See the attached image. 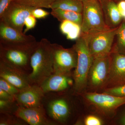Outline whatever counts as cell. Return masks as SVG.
<instances>
[{"label": "cell", "instance_id": "cell-26", "mask_svg": "<svg viewBox=\"0 0 125 125\" xmlns=\"http://www.w3.org/2000/svg\"><path fill=\"white\" fill-rule=\"evenodd\" d=\"M104 93L118 97H125V84L104 89Z\"/></svg>", "mask_w": 125, "mask_h": 125}, {"label": "cell", "instance_id": "cell-23", "mask_svg": "<svg viewBox=\"0 0 125 125\" xmlns=\"http://www.w3.org/2000/svg\"><path fill=\"white\" fill-rule=\"evenodd\" d=\"M26 125L24 121L15 114L0 113V125Z\"/></svg>", "mask_w": 125, "mask_h": 125}, {"label": "cell", "instance_id": "cell-29", "mask_svg": "<svg viewBox=\"0 0 125 125\" xmlns=\"http://www.w3.org/2000/svg\"><path fill=\"white\" fill-rule=\"evenodd\" d=\"M84 122L86 125H101L102 124L100 118L94 115L87 116L84 120Z\"/></svg>", "mask_w": 125, "mask_h": 125}, {"label": "cell", "instance_id": "cell-13", "mask_svg": "<svg viewBox=\"0 0 125 125\" xmlns=\"http://www.w3.org/2000/svg\"><path fill=\"white\" fill-rule=\"evenodd\" d=\"M30 125H57L48 116L43 107L25 108L19 106L14 114Z\"/></svg>", "mask_w": 125, "mask_h": 125}, {"label": "cell", "instance_id": "cell-31", "mask_svg": "<svg viewBox=\"0 0 125 125\" xmlns=\"http://www.w3.org/2000/svg\"><path fill=\"white\" fill-rule=\"evenodd\" d=\"M0 99L5 101H15L14 96L0 88Z\"/></svg>", "mask_w": 125, "mask_h": 125}, {"label": "cell", "instance_id": "cell-25", "mask_svg": "<svg viewBox=\"0 0 125 125\" xmlns=\"http://www.w3.org/2000/svg\"><path fill=\"white\" fill-rule=\"evenodd\" d=\"M0 88L14 96L19 93L20 90L11 83L1 77H0Z\"/></svg>", "mask_w": 125, "mask_h": 125}, {"label": "cell", "instance_id": "cell-20", "mask_svg": "<svg viewBox=\"0 0 125 125\" xmlns=\"http://www.w3.org/2000/svg\"><path fill=\"white\" fill-rule=\"evenodd\" d=\"M83 2L78 0H57L51 5V9H59L82 13Z\"/></svg>", "mask_w": 125, "mask_h": 125}, {"label": "cell", "instance_id": "cell-7", "mask_svg": "<svg viewBox=\"0 0 125 125\" xmlns=\"http://www.w3.org/2000/svg\"><path fill=\"white\" fill-rule=\"evenodd\" d=\"M54 73H68L75 69L78 54L73 47L65 48L57 43H52Z\"/></svg>", "mask_w": 125, "mask_h": 125}, {"label": "cell", "instance_id": "cell-18", "mask_svg": "<svg viewBox=\"0 0 125 125\" xmlns=\"http://www.w3.org/2000/svg\"><path fill=\"white\" fill-rule=\"evenodd\" d=\"M60 29L68 40H76L81 35V26L69 21H64L61 22Z\"/></svg>", "mask_w": 125, "mask_h": 125}, {"label": "cell", "instance_id": "cell-21", "mask_svg": "<svg viewBox=\"0 0 125 125\" xmlns=\"http://www.w3.org/2000/svg\"><path fill=\"white\" fill-rule=\"evenodd\" d=\"M111 52L125 55V20H123L118 27Z\"/></svg>", "mask_w": 125, "mask_h": 125}, {"label": "cell", "instance_id": "cell-35", "mask_svg": "<svg viewBox=\"0 0 125 125\" xmlns=\"http://www.w3.org/2000/svg\"><path fill=\"white\" fill-rule=\"evenodd\" d=\"M78 0L80 1H82V2H83V1L84 0Z\"/></svg>", "mask_w": 125, "mask_h": 125}, {"label": "cell", "instance_id": "cell-19", "mask_svg": "<svg viewBox=\"0 0 125 125\" xmlns=\"http://www.w3.org/2000/svg\"><path fill=\"white\" fill-rule=\"evenodd\" d=\"M51 14L60 22L69 21L81 25L82 14L75 11H67L59 9H52Z\"/></svg>", "mask_w": 125, "mask_h": 125}, {"label": "cell", "instance_id": "cell-2", "mask_svg": "<svg viewBox=\"0 0 125 125\" xmlns=\"http://www.w3.org/2000/svg\"><path fill=\"white\" fill-rule=\"evenodd\" d=\"M0 42V60L29 75L32 71L31 57L38 43Z\"/></svg>", "mask_w": 125, "mask_h": 125}, {"label": "cell", "instance_id": "cell-27", "mask_svg": "<svg viewBox=\"0 0 125 125\" xmlns=\"http://www.w3.org/2000/svg\"><path fill=\"white\" fill-rule=\"evenodd\" d=\"M36 19L33 16L30 15L28 16L25 21V29L24 31V33L25 34L28 31L34 28L36 26Z\"/></svg>", "mask_w": 125, "mask_h": 125}, {"label": "cell", "instance_id": "cell-15", "mask_svg": "<svg viewBox=\"0 0 125 125\" xmlns=\"http://www.w3.org/2000/svg\"><path fill=\"white\" fill-rule=\"evenodd\" d=\"M28 74L0 60V77L21 90L32 85Z\"/></svg>", "mask_w": 125, "mask_h": 125}, {"label": "cell", "instance_id": "cell-33", "mask_svg": "<svg viewBox=\"0 0 125 125\" xmlns=\"http://www.w3.org/2000/svg\"><path fill=\"white\" fill-rule=\"evenodd\" d=\"M121 122L122 125H125V114L122 118Z\"/></svg>", "mask_w": 125, "mask_h": 125}, {"label": "cell", "instance_id": "cell-14", "mask_svg": "<svg viewBox=\"0 0 125 125\" xmlns=\"http://www.w3.org/2000/svg\"><path fill=\"white\" fill-rule=\"evenodd\" d=\"M74 83L73 73H53L40 86L46 93L67 91L70 87L73 88Z\"/></svg>", "mask_w": 125, "mask_h": 125}, {"label": "cell", "instance_id": "cell-10", "mask_svg": "<svg viewBox=\"0 0 125 125\" xmlns=\"http://www.w3.org/2000/svg\"><path fill=\"white\" fill-rule=\"evenodd\" d=\"M125 84V55L115 52L110 54L108 75L104 89Z\"/></svg>", "mask_w": 125, "mask_h": 125}, {"label": "cell", "instance_id": "cell-6", "mask_svg": "<svg viewBox=\"0 0 125 125\" xmlns=\"http://www.w3.org/2000/svg\"><path fill=\"white\" fill-rule=\"evenodd\" d=\"M118 27L83 35L93 58L109 55L111 52Z\"/></svg>", "mask_w": 125, "mask_h": 125}, {"label": "cell", "instance_id": "cell-12", "mask_svg": "<svg viewBox=\"0 0 125 125\" xmlns=\"http://www.w3.org/2000/svg\"><path fill=\"white\" fill-rule=\"evenodd\" d=\"M85 97L96 107L105 112L113 111L125 104V97H118L104 93H88Z\"/></svg>", "mask_w": 125, "mask_h": 125}, {"label": "cell", "instance_id": "cell-1", "mask_svg": "<svg viewBox=\"0 0 125 125\" xmlns=\"http://www.w3.org/2000/svg\"><path fill=\"white\" fill-rule=\"evenodd\" d=\"M32 71L28 75L32 84L40 86L54 73L52 43L46 38L38 42L31 57Z\"/></svg>", "mask_w": 125, "mask_h": 125}, {"label": "cell", "instance_id": "cell-5", "mask_svg": "<svg viewBox=\"0 0 125 125\" xmlns=\"http://www.w3.org/2000/svg\"><path fill=\"white\" fill-rule=\"evenodd\" d=\"M81 33L88 34L111 29L106 24L99 0L83 1Z\"/></svg>", "mask_w": 125, "mask_h": 125}, {"label": "cell", "instance_id": "cell-34", "mask_svg": "<svg viewBox=\"0 0 125 125\" xmlns=\"http://www.w3.org/2000/svg\"><path fill=\"white\" fill-rule=\"evenodd\" d=\"M114 0L115 1V2L116 1L117 2H118V1H120L121 0Z\"/></svg>", "mask_w": 125, "mask_h": 125}, {"label": "cell", "instance_id": "cell-22", "mask_svg": "<svg viewBox=\"0 0 125 125\" xmlns=\"http://www.w3.org/2000/svg\"><path fill=\"white\" fill-rule=\"evenodd\" d=\"M57 0H13L18 3L34 7L51 9L52 4Z\"/></svg>", "mask_w": 125, "mask_h": 125}, {"label": "cell", "instance_id": "cell-32", "mask_svg": "<svg viewBox=\"0 0 125 125\" xmlns=\"http://www.w3.org/2000/svg\"><path fill=\"white\" fill-rule=\"evenodd\" d=\"M117 3L121 15L123 20H125V0H121Z\"/></svg>", "mask_w": 125, "mask_h": 125}, {"label": "cell", "instance_id": "cell-3", "mask_svg": "<svg viewBox=\"0 0 125 125\" xmlns=\"http://www.w3.org/2000/svg\"><path fill=\"white\" fill-rule=\"evenodd\" d=\"M73 46L78 54V62L73 73L74 83L72 90L75 94H80L84 92L87 88L89 74L94 58L82 34Z\"/></svg>", "mask_w": 125, "mask_h": 125}, {"label": "cell", "instance_id": "cell-17", "mask_svg": "<svg viewBox=\"0 0 125 125\" xmlns=\"http://www.w3.org/2000/svg\"><path fill=\"white\" fill-rule=\"evenodd\" d=\"M105 23L110 28L118 27L123 20L114 0H99Z\"/></svg>", "mask_w": 125, "mask_h": 125}, {"label": "cell", "instance_id": "cell-8", "mask_svg": "<svg viewBox=\"0 0 125 125\" xmlns=\"http://www.w3.org/2000/svg\"><path fill=\"white\" fill-rule=\"evenodd\" d=\"M34 7L25 5L13 1L0 18L8 26L23 33V28L26 18L31 15Z\"/></svg>", "mask_w": 125, "mask_h": 125}, {"label": "cell", "instance_id": "cell-9", "mask_svg": "<svg viewBox=\"0 0 125 125\" xmlns=\"http://www.w3.org/2000/svg\"><path fill=\"white\" fill-rule=\"evenodd\" d=\"M109 66L110 54L94 58L88 78V85L90 89L96 90L103 88L107 79Z\"/></svg>", "mask_w": 125, "mask_h": 125}, {"label": "cell", "instance_id": "cell-16", "mask_svg": "<svg viewBox=\"0 0 125 125\" xmlns=\"http://www.w3.org/2000/svg\"><path fill=\"white\" fill-rule=\"evenodd\" d=\"M37 40L31 35H26L0 21V42L10 43L33 42Z\"/></svg>", "mask_w": 125, "mask_h": 125}, {"label": "cell", "instance_id": "cell-24", "mask_svg": "<svg viewBox=\"0 0 125 125\" xmlns=\"http://www.w3.org/2000/svg\"><path fill=\"white\" fill-rule=\"evenodd\" d=\"M18 107L19 105L16 101L0 99V113L14 114Z\"/></svg>", "mask_w": 125, "mask_h": 125}, {"label": "cell", "instance_id": "cell-28", "mask_svg": "<svg viewBox=\"0 0 125 125\" xmlns=\"http://www.w3.org/2000/svg\"><path fill=\"white\" fill-rule=\"evenodd\" d=\"M49 14L50 13L48 11L40 8H35L31 13V15L38 19H44L49 15Z\"/></svg>", "mask_w": 125, "mask_h": 125}, {"label": "cell", "instance_id": "cell-30", "mask_svg": "<svg viewBox=\"0 0 125 125\" xmlns=\"http://www.w3.org/2000/svg\"><path fill=\"white\" fill-rule=\"evenodd\" d=\"M13 1V0H0V18Z\"/></svg>", "mask_w": 125, "mask_h": 125}, {"label": "cell", "instance_id": "cell-4", "mask_svg": "<svg viewBox=\"0 0 125 125\" xmlns=\"http://www.w3.org/2000/svg\"><path fill=\"white\" fill-rule=\"evenodd\" d=\"M64 92L45 93L42 106L49 118L57 125L68 123L72 113L70 101Z\"/></svg>", "mask_w": 125, "mask_h": 125}, {"label": "cell", "instance_id": "cell-11", "mask_svg": "<svg viewBox=\"0 0 125 125\" xmlns=\"http://www.w3.org/2000/svg\"><path fill=\"white\" fill-rule=\"evenodd\" d=\"M45 94L40 86L32 84L20 90L14 97L18 105L21 107H40L42 106Z\"/></svg>", "mask_w": 125, "mask_h": 125}]
</instances>
